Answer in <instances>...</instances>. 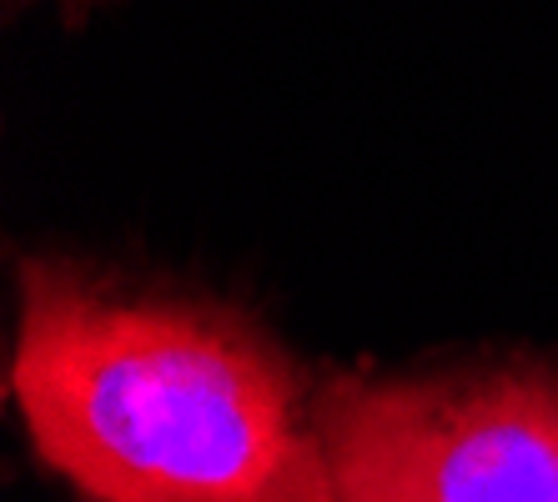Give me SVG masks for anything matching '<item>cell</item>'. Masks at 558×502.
Masks as SVG:
<instances>
[{"label":"cell","instance_id":"1","mask_svg":"<svg viewBox=\"0 0 558 502\" xmlns=\"http://www.w3.org/2000/svg\"><path fill=\"white\" fill-rule=\"evenodd\" d=\"M11 392L36 452L96 502H338L323 392L207 296L21 261Z\"/></svg>","mask_w":558,"mask_h":502},{"label":"cell","instance_id":"2","mask_svg":"<svg viewBox=\"0 0 558 502\" xmlns=\"http://www.w3.org/2000/svg\"><path fill=\"white\" fill-rule=\"evenodd\" d=\"M323 442L338 502H558V367L338 377Z\"/></svg>","mask_w":558,"mask_h":502}]
</instances>
